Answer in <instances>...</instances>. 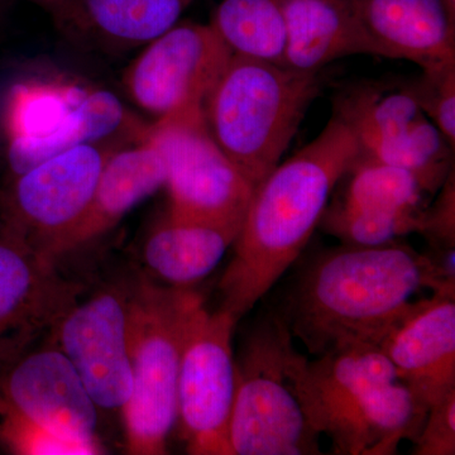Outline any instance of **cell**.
<instances>
[{
	"label": "cell",
	"mask_w": 455,
	"mask_h": 455,
	"mask_svg": "<svg viewBox=\"0 0 455 455\" xmlns=\"http://www.w3.org/2000/svg\"><path fill=\"white\" fill-rule=\"evenodd\" d=\"M358 155L355 134L334 114L316 139L257 185L218 284L221 310L239 322L283 277L307 247L329 197Z\"/></svg>",
	"instance_id": "6da1fadb"
},
{
	"label": "cell",
	"mask_w": 455,
	"mask_h": 455,
	"mask_svg": "<svg viewBox=\"0 0 455 455\" xmlns=\"http://www.w3.org/2000/svg\"><path fill=\"white\" fill-rule=\"evenodd\" d=\"M451 287L453 272L406 245L346 244L311 263L283 320L314 355L346 343L379 346L412 309L416 292Z\"/></svg>",
	"instance_id": "7a4b0ae2"
},
{
	"label": "cell",
	"mask_w": 455,
	"mask_h": 455,
	"mask_svg": "<svg viewBox=\"0 0 455 455\" xmlns=\"http://www.w3.org/2000/svg\"><path fill=\"white\" fill-rule=\"evenodd\" d=\"M317 89V74L230 57L204 116L212 139L253 188L280 164Z\"/></svg>",
	"instance_id": "3957f363"
},
{
	"label": "cell",
	"mask_w": 455,
	"mask_h": 455,
	"mask_svg": "<svg viewBox=\"0 0 455 455\" xmlns=\"http://www.w3.org/2000/svg\"><path fill=\"white\" fill-rule=\"evenodd\" d=\"M199 293L149 278L130 281L128 352L132 394L123 407L125 444L133 455L167 453L178 418V377L188 316Z\"/></svg>",
	"instance_id": "277c9868"
},
{
	"label": "cell",
	"mask_w": 455,
	"mask_h": 455,
	"mask_svg": "<svg viewBox=\"0 0 455 455\" xmlns=\"http://www.w3.org/2000/svg\"><path fill=\"white\" fill-rule=\"evenodd\" d=\"M292 334L283 317L269 316L251 331L235 361L229 421L232 455L320 454L287 376Z\"/></svg>",
	"instance_id": "5b68a950"
},
{
	"label": "cell",
	"mask_w": 455,
	"mask_h": 455,
	"mask_svg": "<svg viewBox=\"0 0 455 455\" xmlns=\"http://www.w3.org/2000/svg\"><path fill=\"white\" fill-rule=\"evenodd\" d=\"M142 139L163 156L171 217L242 227L254 188L212 139L204 108L156 119Z\"/></svg>",
	"instance_id": "8992f818"
},
{
	"label": "cell",
	"mask_w": 455,
	"mask_h": 455,
	"mask_svg": "<svg viewBox=\"0 0 455 455\" xmlns=\"http://www.w3.org/2000/svg\"><path fill=\"white\" fill-rule=\"evenodd\" d=\"M236 320L204 301L188 316L178 377L180 438L188 454L232 455L229 421L235 390L232 337Z\"/></svg>",
	"instance_id": "52a82bcc"
},
{
	"label": "cell",
	"mask_w": 455,
	"mask_h": 455,
	"mask_svg": "<svg viewBox=\"0 0 455 455\" xmlns=\"http://www.w3.org/2000/svg\"><path fill=\"white\" fill-rule=\"evenodd\" d=\"M232 55L209 23L178 22L145 44L125 68L123 86L156 119L204 108Z\"/></svg>",
	"instance_id": "ba28073f"
},
{
	"label": "cell",
	"mask_w": 455,
	"mask_h": 455,
	"mask_svg": "<svg viewBox=\"0 0 455 455\" xmlns=\"http://www.w3.org/2000/svg\"><path fill=\"white\" fill-rule=\"evenodd\" d=\"M84 145L13 176L0 221L47 256L83 217L109 156L119 147Z\"/></svg>",
	"instance_id": "9c48e42d"
},
{
	"label": "cell",
	"mask_w": 455,
	"mask_h": 455,
	"mask_svg": "<svg viewBox=\"0 0 455 455\" xmlns=\"http://www.w3.org/2000/svg\"><path fill=\"white\" fill-rule=\"evenodd\" d=\"M128 283H109L57 319L50 339L68 357L99 410L122 411L132 394Z\"/></svg>",
	"instance_id": "30bf717a"
},
{
	"label": "cell",
	"mask_w": 455,
	"mask_h": 455,
	"mask_svg": "<svg viewBox=\"0 0 455 455\" xmlns=\"http://www.w3.org/2000/svg\"><path fill=\"white\" fill-rule=\"evenodd\" d=\"M82 293L83 284L0 221V364L50 333Z\"/></svg>",
	"instance_id": "8fae6325"
},
{
	"label": "cell",
	"mask_w": 455,
	"mask_h": 455,
	"mask_svg": "<svg viewBox=\"0 0 455 455\" xmlns=\"http://www.w3.org/2000/svg\"><path fill=\"white\" fill-rule=\"evenodd\" d=\"M0 403L59 435L103 448L97 435L99 409L51 339L0 364Z\"/></svg>",
	"instance_id": "7c38bea8"
},
{
	"label": "cell",
	"mask_w": 455,
	"mask_h": 455,
	"mask_svg": "<svg viewBox=\"0 0 455 455\" xmlns=\"http://www.w3.org/2000/svg\"><path fill=\"white\" fill-rule=\"evenodd\" d=\"M348 172L343 199L320 220L326 232L344 244L376 247L423 230L420 205L431 190L416 173L359 156Z\"/></svg>",
	"instance_id": "4fadbf2b"
},
{
	"label": "cell",
	"mask_w": 455,
	"mask_h": 455,
	"mask_svg": "<svg viewBox=\"0 0 455 455\" xmlns=\"http://www.w3.org/2000/svg\"><path fill=\"white\" fill-rule=\"evenodd\" d=\"M454 292L439 290L415 301L379 344L397 379L427 409L455 390Z\"/></svg>",
	"instance_id": "5bb4252c"
},
{
	"label": "cell",
	"mask_w": 455,
	"mask_h": 455,
	"mask_svg": "<svg viewBox=\"0 0 455 455\" xmlns=\"http://www.w3.org/2000/svg\"><path fill=\"white\" fill-rule=\"evenodd\" d=\"M316 357L309 361L292 346L286 368L302 411L319 435L362 395L397 379L390 359L374 344H340Z\"/></svg>",
	"instance_id": "9a60e30c"
},
{
	"label": "cell",
	"mask_w": 455,
	"mask_h": 455,
	"mask_svg": "<svg viewBox=\"0 0 455 455\" xmlns=\"http://www.w3.org/2000/svg\"><path fill=\"white\" fill-rule=\"evenodd\" d=\"M371 55L424 71L454 65V12L445 0H352Z\"/></svg>",
	"instance_id": "2e32d148"
},
{
	"label": "cell",
	"mask_w": 455,
	"mask_h": 455,
	"mask_svg": "<svg viewBox=\"0 0 455 455\" xmlns=\"http://www.w3.org/2000/svg\"><path fill=\"white\" fill-rule=\"evenodd\" d=\"M166 185V166L160 151L148 140L119 147L108 158L94 196L73 229L47 252L57 263L65 254L88 244L113 229L147 197Z\"/></svg>",
	"instance_id": "e0dca14e"
},
{
	"label": "cell",
	"mask_w": 455,
	"mask_h": 455,
	"mask_svg": "<svg viewBox=\"0 0 455 455\" xmlns=\"http://www.w3.org/2000/svg\"><path fill=\"white\" fill-rule=\"evenodd\" d=\"M429 409L400 379L372 388L326 427L335 454L394 455L403 440H415Z\"/></svg>",
	"instance_id": "ac0fdd59"
},
{
	"label": "cell",
	"mask_w": 455,
	"mask_h": 455,
	"mask_svg": "<svg viewBox=\"0 0 455 455\" xmlns=\"http://www.w3.org/2000/svg\"><path fill=\"white\" fill-rule=\"evenodd\" d=\"M283 8L284 68L317 74L341 57L371 55L352 0H283Z\"/></svg>",
	"instance_id": "d6986e66"
},
{
	"label": "cell",
	"mask_w": 455,
	"mask_h": 455,
	"mask_svg": "<svg viewBox=\"0 0 455 455\" xmlns=\"http://www.w3.org/2000/svg\"><path fill=\"white\" fill-rule=\"evenodd\" d=\"M130 116L121 100L104 90H85L55 121L23 136L9 137L7 160L13 176L53 156L84 145L109 143L123 133Z\"/></svg>",
	"instance_id": "ffe728a7"
},
{
	"label": "cell",
	"mask_w": 455,
	"mask_h": 455,
	"mask_svg": "<svg viewBox=\"0 0 455 455\" xmlns=\"http://www.w3.org/2000/svg\"><path fill=\"white\" fill-rule=\"evenodd\" d=\"M239 229L167 214L146 236L140 259L151 276L169 286L190 289L220 265Z\"/></svg>",
	"instance_id": "44dd1931"
},
{
	"label": "cell",
	"mask_w": 455,
	"mask_h": 455,
	"mask_svg": "<svg viewBox=\"0 0 455 455\" xmlns=\"http://www.w3.org/2000/svg\"><path fill=\"white\" fill-rule=\"evenodd\" d=\"M194 0H74L66 32L103 49L127 51L145 46L176 25Z\"/></svg>",
	"instance_id": "7402d4cb"
},
{
	"label": "cell",
	"mask_w": 455,
	"mask_h": 455,
	"mask_svg": "<svg viewBox=\"0 0 455 455\" xmlns=\"http://www.w3.org/2000/svg\"><path fill=\"white\" fill-rule=\"evenodd\" d=\"M335 114L355 134L359 155L396 139L427 116L415 90L373 88L343 95Z\"/></svg>",
	"instance_id": "603a6c76"
},
{
	"label": "cell",
	"mask_w": 455,
	"mask_h": 455,
	"mask_svg": "<svg viewBox=\"0 0 455 455\" xmlns=\"http://www.w3.org/2000/svg\"><path fill=\"white\" fill-rule=\"evenodd\" d=\"M209 25L233 55L283 65V0H220Z\"/></svg>",
	"instance_id": "cb8c5ba5"
},
{
	"label": "cell",
	"mask_w": 455,
	"mask_h": 455,
	"mask_svg": "<svg viewBox=\"0 0 455 455\" xmlns=\"http://www.w3.org/2000/svg\"><path fill=\"white\" fill-rule=\"evenodd\" d=\"M0 447L20 455H97L104 449L75 442L12 411L0 403Z\"/></svg>",
	"instance_id": "d4e9b609"
},
{
	"label": "cell",
	"mask_w": 455,
	"mask_h": 455,
	"mask_svg": "<svg viewBox=\"0 0 455 455\" xmlns=\"http://www.w3.org/2000/svg\"><path fill=\"white\" fill-rule=\"evenodd\" d=\"M454 66L442 70L425 71L424 88L419 92H430L419 94L424 112L430 114L434 124L438 127L440 133L445 137L449 145L455 143V71Z\"/></svg>",
	"instance_id": "484cf974"
},
{
	"label": "cell",
	"mask_w": 455,
	"mask_h": 455,
	"mask_svg": "<svg viewBox=\"0 0 455 455\" xmlns=\"http://www.w3.org/2000/svg\"><path fill=\"white\" fill-rule=\"evenodd\" d=\"M414 442L415 455L455 454V390L430 407Z\"/></svg>",
	"instance_id": "4316f807"
},
{
	"label": "cell",
	"mask_w": 455,
	"mask_h": 455,
	"mask_svg": "<svg viewBox=\"0 0 455 455\" xmlns=\"http://www.w3.org/2000/svg\"><path fill=\"white\" fill-rule=\"evenodd\" d=\"M438 239L440 243L454 248V187H445L439 205L433 212H425L423 230Z\"/></svg>",
	"instance_id": "83f0119b"
},
{
	"label": "cell",
	"mask_w": 455,
	"mask_h": 455,
	"mask_svg": "<svg viewBox=\"0 0 455 455\" xmlns=\"http://www.w3.org/2000/svg\"><path fill=\"white\" fill-rule=\"evenodd\" d=\"M35 4L40 5L44 11L49 12L51 16L55 18L57 25H61L68 16V9L73 4L74 0H29Z\"/></svg>",
	"instance_id": "f1b7e54d"
}]
</instances>
